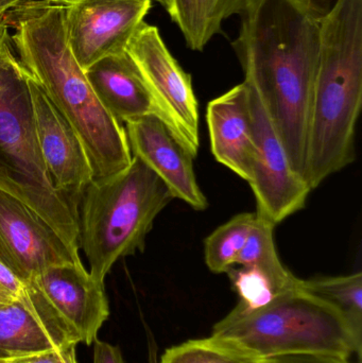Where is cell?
Wrapping results in <instances>:
<instances>
[{"instance_id":"obj_3","label":"cell","mask_w":362,"mask_h":363,"mask_svg":"<svg viewBox=\"0 0 362 363\" xmlns=\"http://www.w3.org/2000/svg\"><path fill=\"white\" fill-rule=\"evenodd\" d=\"M361 106L362 0H337L321 28L304 174L310 189L355 161Z\"/></svg>"},{"instance_id":"obj_32","label":"cell","mask_w":362,"mask_h":363,"mask_svg":"<svg viewBox=\"0 0 362 363\" xmlns=\"http://www.w3.org/2000/svg\"><path fill=\"white\" fill-rule=\"evenodd\" d=\"M43 1L49 2V4H61V6H68V4H72L74 0H43Z\"/></svg>"},{"instance_id":"obj_34","label":"cell","mask_w":362,"mask_h":363,"mask_svg":"<svg viewBox=\"0 0 362 363\" xmlns=\"http://www.w3.org/2000/svg\"><path fill=\"white\" fill-rule=\"evenodd\" d=\"M0 363H8V360L0 359Z\"/></svg>"},{"instance_id":"obj_18","label":"cell","mask_w":362,"mask_h":363,"mask_svg":"<svg viewBox=\"0 0 362 363\" xmlns=\"http://www.w3.org/2000/svg\"><path fill=\"white\" fill-rule=\"evenodd\" d=\"M276 226L256 215L248 240L236 260V266L257 267L273 281L281 292H285L299 288L301 279L295 277L281 262L274 242Z\"/></svg>"},{"instance_id":"obj_14","label":"cell","mask_w":362,"mask_h":363,"mask_svg":"<svg viewBox=\"0 0 362 363\" xmlns=\"http://www.w3.org/2000/svg\"><path fill=\"white\" fill-rule=\"evenodd\" d=\"M78 341L30 284L10 304L0 307V359L61 350Z\"/></svg>"},{"instance_id":"obj_15","label":"cell","mask_w":362,"mask_h":363,"mask_svg":"<svg viewBox=\"0 0 362 363\" xmlns=\"http://www.w3.org/2000/svg\"><path fill=\"white\" fill-rule=\"evenodd\" d=\"M206 123L215 160L249 183L256 144L248 83L244 81L208 102Z\"/></svg>"},{"instance_id":"obj_29","label":"cell","mask_w":362,"mask_h":363,"mask_svg":"<svg viewBox=\"0 0 362 363\" xmlns=\"http://www.w3.org/2000/svg\"><path fill=\"white\" fill-rule=\"evenodd\" d=\"M159 362V356H157V345L154 339L148 332V363Z\"/></svg>"},{"instance_id":"obj_8","label":"cell","mask_w":362,"mask_h":363,"mask_svg":"<svg viewBox=\"0 0 362 363\" xmlns=\"http://www.w3.org/2000/svg\"><path fill=\"white\" fill-rule=\"evenodd\" d=\"M248 85L256 144V157L249 184L256 199V215L278 225L304 208L312 189L303 177L293 169L259 93L252 85Z\"/></svg>"},{"instance_id":"obj_28","label":"cell","mask_w":362,"mask_h":363,"mask_svg":"<svg viewBox=\"0 0 362 363\" xmlns=\"http://www.w3.org/2000/svg\"><path fill=\"white\" fill-rule=\"evenodd\" d=\"M76 347V343H72V345L60 350L61 363H77Z\"/></svg>"},{"instance_id":"obj_12","label":"cell","mask_w":362,"mask_h":363,"mask_svg":"<svg viewBox=\"0 0 362 363\" xmlns=\"http://www.w3.org/2000/svg\"><path fill=\"white\" fill-rule=\"evenodd\" d=\"M26 284L42 294L78 343L93 345L110 307L104 284L96 281L82 262L53 267Z\"/></svg>"},{"instance_id":"obj_35","label":"cell","mask_w":362,"mask_h":363,"mask_svg":"<svg viewBox=\"0 0 362 363\" xmlns=\"http://www.w3.org/2000/svg\"><path fill=\"white\" fill-rule=\"evenodd\" d=\"M2 15H4V14H0V17H1V16H2Z\"/></svg>"},{"instance_id":"obj_19","label":"cell","mask_w":362,"mask_h":363,"mask_svg":"<svg viewBox=\"0 0 362 363\" xmlns=\"http://www.w3.org/2000/svg\"><path fill=\"white\" fill-rule=\"evenodd\" d=\"M300 287L337 309L362 340V273L301 279Z\"/></svg>"},{"instance_id":"obj_1","label":"cell","mask_w":362,"mask_h":363,"mask_svg":"<svg viewBox=\"0 0 362 363\" xmlns=\"http://www.w3.org/2000/svg\"><path fill=\"white\" fill-rule=\"evenodd\" d=\"M329 0H255L232 43L293 169L305 174L308 123ZM305 180V179H304Z\"/></svg>"},{"instance_id":"obj_4","label":"cell","mask_w":362,"mask_h":363,"mask_svg":"<svg viewBox=\"0 0 362 363\" xmlns=\"http://www.w3.org/2000/svg\"><path fill=\"white\" fill-rule=\"evenodd\" d=\"M174 199L169 188L133 157L127 169L94 179L79 199V249L91 277L104 284L121 258L142 252L155 218Z\"/></svg>"},{"instance_id":"obj_26","label":"cell","mask_w":362,"mask_h":363,"mask_svg":"<svg viewBox=\"0 0 362 363\" xmlns=\"http://www.w3.org/2000/svg\"><path fill=\"white\" fill-rule=\"evenodd\" d=\"M0 287L10 292L15 298H17L25 288V284L1 262H0Z\"/></svg>"},{"instance_id":"obj_10","label":"cell","mask_w":362,"mask_h":363,"mask_svg":"<svg viewBox=\"0 0 362 363\" xmlns=\"http://www.w3.org/2000/svg\"><path fill=\"white\" fill-rule=\"evenodd\" d=\"M0 262L26 284L81 258L38 213L0 190Z\"/></svg>"},{"instance_id":"obj_7","label":"cell","mask_w":362,"mask_h":363,"mask_svg":"<svg viewBox=\"0 0 362 363\" xmlns=\"http://www.w3.org/2000/svg\"><path fill=\"white\" fill-rule=\"evenodd\" d=\"M125 52L135 64L174 138L193 155L200 148L199 108L191 76L166 47L159 29L142 21Z\"/></svg>"},{"instance_id":"obj_21","label":"cell","mask_w":362,"mask_h":363,"mask_svg":"<svg viewBox=\"0 0 362 363\" xmlns=\"http://www.w3.org/2000/svg\"><path fill=\"white\" fill-rule=\"evenodd\" d=\"M157 363H263L232 343L212 336L166 350Z\"/></svg>"},{"instance_id":"obj_20","label":"cell","mask_w":362,"mask_h":363,"mask_svg":"<svg viewBox=\"0 0 362 363\" xmlns=\"http://www.w3.org/2000/svg\"><path fill=\"white\" fill-rule=\"evenodd\" d=\"M255 219V213L234 216L204 240L205 264L213 273L222 274L236 266V260L248 240Z\"/></svg>"},{"instance_id":"obj_31","label":"cell","mask_w":362,"mask_h":363,"mask_svg":"<svg viewBox=\"0 0 362 363\" xmlns=\"http://www.w3.org/2000/svg\"><path fill=\"white\" fill-rule=\"evenodd\" d=\"M15 296H13L10 292L6 291L4 288L0 287V307L4 305L10 304L11 302L15 300Z\"/></svg>"},{"instance_id":"obj_11","label":"cell","mask_w":362,"mask_h":363,"mask_svg":"<svg viewBox=\"0 0 362 363\" xmlns=\"http://www.w3.org/2000/svg\"><path fill=\"white\" fill-rule=\"evenodd\" d=\"M25 81L36 140L49 177L57 189L79 204L83 190L94 180L84 146L74 128L26 69Z\"/></svg>"},{"instance_id":"obj_23","label":"cell","mask_w":362,"mask_h":363,"mask_svg":"<svg viewBox=\"0 0 362 363\" xmlns=\"http://www.w3.org/2000/svg\"><path fill=\"white\" fill-rule=\"evenodd\" d=\"M23 70V65L15 53L10 28L4 14L0 17V93Z\"/></svg>"},{"instance_id":"obj_22","label":"cell","mask_w":362,"mask_h":363,"mask_svg":"<svg viewBox=\"0 0 362 363\" xmlns=\"http://www.w3.org/2000/svg\"><path fill=\"white\" fill-rule=\"evenodd\" d=\"M227 274L234 291L239 296V303L233 308L239 313L259 311L283 294L273 281L257 267L234 266Z\"/></svg>"},{"instance_id":"obj_5","label":"cell","mask_w":362,"mask_h":363,"mask_svg":"<svg viewBox=\"0 0 362 363\" xmlns=\"http://www.w3.org/2000/svg\"><path fill=\"white\" fill-rule=\"evenodd\" d=\"M212 336L261 362L299 354L346 359L353 354L361 355L362 340L344 315L300 286L278 294L259 311L239 313L233 309L215 324Z\"/></svg>"},{"instance_id":"obj_27","label":"cell","mask_w":362,"mask_h":363,"mask_svg":"<svg viewBox=\"0 0 362 363\" xmlns=\"http://www.w3.org/2000/svg\"><path fill=\"white\" fill-rule=\"evenodd\" d=\"M8 363H61L60 350H51V351L13 358L8 360Z\"/></svg>"},{"instance_id":"obj_33","label":"cell","mask_w":362,"mask_h":363,"mask_svg":"<svg viewBox=\"0 0 362 363\" xmlns=\"http://www.w3.org/2000/svg\"><path fill=\"white\" fill-rule=\"evenodd\" d=\"M152 1L159 2V4H161V6H163V8L165 9L167 12L168 10H169L170 0H152Z\"/></svg>"},{"instance_id":"obj_2","label":"cell","mask_w":362,"mask_h":363,"mask_svg":"<svg viewBox=\"0 0 362 363\" xmlns=\"http://www.w3.org/2000/svg\"><path fill=\"white\" fill-rule=\"evenodd\" d=\"M4 18L21 65L80 138L94 179L127 169L133 155L125 127L102 106L70 50L65 6L26 0Z\"/></svg>"},{"instance_id":"obj_9","label":"cell","mask_w":362,"mask_h":363,"mask_svg":"<svg viewBox=\"0 0 362 363\" xmlns=\"http://www.w3.org/2000/svg\"><path fill=\"white\" fill-rule=\"evenodd\" d=\"M152 0H74L65 6L68 45L83 70L125 51Z\"/></svg>"},{"instance_id":"obj_24","label":"cell","mask_w":362,"mask_h":363,"mask_svg":"<svg viewBox=\"0 0 362 363\" xmlns=\"http://www.w3.org/2000/svg\"><path fill=\"white\" fill-rule=\"evenodd\" d=\"M266 363H351L349 359L337 356L320 355V354H299V355L282 356L263 362Z\"/></svg>"},{"instance_id":"obj_25","label":"cell","mask_w":362,"mask_h":363,"mask_svg":"<svg viewBox=\"0 0 362 363\" xmlns=\"http://www.w3.org/2000/svg\"><path fill=\"white\" fill-rule=\"evenodd\" d=\"M93 359V363H127L118 347L98 339L94 341Z\"/></svg>"},{"instance_id":"obj_17","label":"cell","mask_w":362,"mask_h":363,"mask_svg":"<svg viewBox=\"0 0 362 363\" xmlns=\"http://www.w3.org/2000/svg\"><path fill=\"white\" fill-rule=\"evenodd\" d=\"M255 0H170L168 14L178 25L187 46L202 51L216 34L223 21L240 15Z\"/></svg>"},{"instance_id":"obj_30","label":"cell","mask_w":362,"mask_h":363,"mask_svg":"<svg viewBox=\"0 0 362 363\" xmlns=\"http://www.w3.org/2000/svg\"><path fill=\"white\" fill-rule=\"evenodd\" d=\"M23 1L26 0H0V14H4L11 9L23 4Z\"/></svg>"},{"instance_id":"obj_36","label":"cell","mask_w":362,"mask_h":363,"mask_svg":"<svg viewBox=\"0 0 362 363\" xmlns=\"http://www.w3.org/2000/svg\"><path fill=\"white\" fill-rule=\"evenodd\" d=\"M263 363H266V362H263Z\"/></svg>"},{"instance_id":"obj_13","label":"cell","mask_w":362,"mask_h":363,"mask_svg":"<svg viewBox=\"0 0 362 363\" xmlns=\"http://www.w3.org/2000/svg\"><path fill=\"white\" fill-rule=\"evenodd\" d=\"M125 129L132 155L144 162L166 184L174 199L196 211L208 208V198L196 178L193 155L159 117L128 121Z\"/></svg>"},{"instance_id":"obj_6","label":"cell","mask_w":362,"mask_h":363,"mask_svg":"<svg viewBox=\"0 0 362 363\" xmlns=\"http://www.w3.org/2000/svg\"><path fill=\"white\" fill-rule=\"evenodd\" d=\"M0 190L30 207L79 251L78 203L55 188L43 161L25 68L0 93Z\"/></svg>"},{"instance_id":"obj_16","label":"cell","mask_w":362,"mask_h":363,"mask_svg":"<svg viewBox=\"0 0 362 363\" xmlns=\"http://www.w3.org/2000/svg\"><path fill=\"white\" fill-rule=\"evenodd\" d=\"M84 72L102 106L119 123L157 116L166 123L161 108L125 51L103 57Z\"/></svg>"}]
</instances>
